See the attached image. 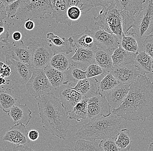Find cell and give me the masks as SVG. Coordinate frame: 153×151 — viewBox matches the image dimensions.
I'll use <instances>...</instances> for the list:
<instances>
[{"label":"cell","instance_id":"obj_11","mask_svg":"<svg viewBox=\"0 0 153 151\" xmlns=\"http://www.w3.org/2000/svg\"><path fill=\"white\" fill-rule=\"evenodd\" d=\"M6 64L10 66L11 73L9 77L12 82L26 85L32 75L33 68L30 65L12 59H6Z\"/></svg>","mask_w":153,"mask_h":151},{"label":"cell","instance_id":"obj_36","mask_svg":"<svg viewBox=\"0 0 153 151\" xmlns=\"http://www.w3.org/2000/svg\"><path fill=\"white\" fill-rule=\"evenodd\" d=\"M68 8L70 7L76 6L81 9L82 15H86L94 7L90 0H65Z\"/></svg>","mask_w":153,"mask_h":151},{"label":"cell","instance_id":"obj_28","mask_svg":"<svg viewBox=\"0 0 153 151\" xmlns=\"http://www.w3.org/2000/svg\"><path fill=\"white\" fill-rule=\"evenodd\" d=\"M87 98H83L68 113L69 118L71 120L80 122L81 119L88 118V102Z\"/></svg>","mask_w":153,"mask_h":151},{"label":"cell","instance_id":"obj_45","mask_svg":"<svg viewBox=\"0 0 153 151\" xmlns=\"http://www.w3.org/2000/svg\"><path fill=\"white\" fill-rule=\"evenodd\" d=\"M28 136L30 141H35L38 140L39 137V134L36 130L32 129L28 132Z\"/></svg>","mask_w":153,"mask_h":151},{"label":"cell","instance_id":"obj_44","mask_svg":"<svg viewBox=\"0 0 153 151\" xmlns=\"http://www.w3.org/2000/svg\"><path fill=\"white\" fill-rule=\"evenodd\" d=\"M11 73L10 66L7 64L2 62H0V74L1 77L4 78H8Z\"/></svg>","mask_w":153,"mask_h":151},{"label":"cell","instance_id":"obj_7","mask_svg":"<svg viewBox=\"0 0 153 151\" xmlns=\"http://www.w3.org/2000/svg\"><path fill=\"white\" fill-rule=\"evenodd\" d=\"M153 1L149 0L136 15L131 29L127 35H135L138 38H145L153 31Z\"/></svg>","mask_w":153,"mask_h":151},{"label":"cell","instance_id":"obj_19","mask_svg":"<svg viewBox=\"0 0 153 151\" xmlns=\"http://www.w3.org/2000/svg\"><path fill=\"white\" fill-rule=\"evenodd\" d=\"M32 113L26 104L17 103L10 110L7 115L12 118L14 124L22 123L27 126L32 118Z\"/></svg>","mask_w":153,"mask_h":151},{"label":"cell","instance_id":"obj_40","mask_svg":"<svg viewBox=\"0 0 153 151\" xmlns=\"http://www.w3.org/2000/svg\"><path fill=\"white\" fill-rule=\"evenodd\" d=\"M21 1L22 0H17L6 6V11L8 19H12L15 18L16 13L21 4Z\"/></svg>","mask_w":153,"mask_h":151},{"label":"cell","instance_id":"obj_9","mask_svg":"<svg viewBox=\"0 0 153 151\" xmlns=\"http://www.w3.org/2000/svg\"><path fill=\"white\" fill-rule=\"evenodd\" d=\"M1 50L5 59H12L24 63L31 64V51L22 40L5 43Z\"/></svg>","mask_w":153,"mask_h":151},{"label":"cell","instance_id":"obj_4","mask_svg":"<svg viewBox=\"0 0 153 151\" xmlns=\"http://www.w3.org/2000/svg\"><path fill=\"white\" fill-rule=\"evenodd\" d=\"M94 19L97 27L115 34L121 39L123 33L122 19L115 3L108 7H102L97 16Z\"/></svg>","mask_w":153,"mask_h":151},{"label":"cell","instance_id":"obj_34","mask_svg":"<svg viewBox=\"0 0 153 151\" xmlns=\"http://www.w3.org/2000/svg\"><path fill=\"white\" fill-rule=\"evenodd\" d=\"M120 46L127 51L134 53L138 52V43L134 35H125L123 32Z\"/></svg>","mask_w":153,"mask_h":151},{"label":"cell","instance_id":"obj_18","mask_svg":"<svg viewBox=\"0 0 153 151\" xmlns=\"http://www.w3.org/2000/svg\"><path fill=\"white\" fill-rule=\"evenodd\" d=\"M69 84L67 87L62 89L59 92V98L63 106L68 113L83 98L82 95L71 87Z\"/></svg>","mask_w":153,"mask_h":151},{"label":"cell","instance_id":"obj_54","mask_svg":"<svg viewBox=\"0 0 153 151\" xmlns=\"http://www.w3.org/2000/svg\"><path fill=\"white\" fill-rule=\"evenodd\" d=\"M1 90V88H0V90Z\"/></svg>","mask_w":153,"mask_h":151},{"label":"cell","instance_id":"obj_23","mask_svg":"<svg viewBox=\"0 0 153 151\" xmlns=\"http://www.w3.org/2000/svg\"><path fill=\"white\" fill-rule=\"evenodd\" d=\"M85 31L77 35L72 36L74 45L76 48H81L94 51L97 48L91 30L87 26Z\"/></svg>","mask_w":153,"mask_h":151},{"label":"cell","instance_id":"obj_25","mask_svg":"<svg viewBox=\"0 0 153 151\" xmlns=\"http://www.w3.org/2000/svg\"><path fill=\"white\" fill-rule=\"evenodd\" d=\"M44 72L54 89H57L62 85H67L65 72L58 70L51 65L44 69Z\"/></svg>","mask_w":153,"mask_h":151},{"label":"cell","instance_id":"obj_16","mask_svg":"<svg viewBox=\"0 0 153 151\" xmlns=\"http://www.w3.org/2000/svg\"><path fill=\"white\" fill-rule=\"evenodd\" d=\"M72 65L86 71L89 65L96 63L94 51L81 48H76L75 53L71 58Z\"/></svg>","mask_w":153,"mask_h":151},{"label":"cell","instance_id":"obj_35","mask_svg":"<svg viewBox=\"0 0 153 151\" xmlns=\"http://www.w3.org/2000/svg\"><path fill=\"white\" fill-rule=\"evenodd\" d=\"M65 72L66 74L67 84H68L69 82L77 83L80 80L86 78V71L75 66L72 65L70 69Z\"/></svg>","mask_w":153,"mask_h":151},{"label":"cell","instance_id":"obj_55","mask_svg":"<svg viewBox=\"0 0 153 151\" xmlns=\"http://www.w3.org/2000/svg\"><path fill=\"white\" fill-rule=\"evenodd\" d=\"M152 1H153V0H152Z\"/></svg>","mask_w":153,"mask_h":151},{"label":"cell","instance_id":"obj_5","mask_svg":"<svg viewBox=\"0 0 153 151\" xmlns=\"http://www.w3.org/2000/svg\"><path fill=\"white\" fill-rule=\"evenodd\" d=\"M26 44L31 51V65L34 68L45 69L49 65L54 55L46 39L42 38H30Z\"/></svg>","mask_w":153,"mask_h":151},{"label":"cell","instance_id":"obj_51","mask_svg":"<svg viewBox=\"0 0 153 151\" xmlns=\"http://www.w3.org/2000/svg\"><path fill=\"white\" fill-rule=\"evenodd\" d=\"M8 81H10V80H6L4 77H0V86H1V85H6L7 82H8Z\"/></svg>","mask_w":153,"mask_h":151},{"label":"cell","instance_id":"obj_15","mask_svg":"<svg viewBox=\"0 0 153 151\" xmlns=\"http://www.w3.org/2000/svg\"><path fill=\"white\" fill-rule=\"evenodd\" d=\"M28 134L25 125L22 123H17L6 132L3 140L15 145H27L30 141Z\"/></svg>","mask_w":153,"mask_h":151},{"label":"cell","instance_id":"obj_31","mask_svg":"<svg viewBox=\"0 0 153 151\" xmlns=\"http://www.w3.org/2000/svg\"><path fill=\"white\" fill-rule=\"evenodd\" d=\"M120 83L111 73H107L98 83L99 92L105 95Z\"/></svg>","mask_w":153,"mask_h":151},{"label":"cell","instance_id":"obj_32","mask_svg":"<svg viewBox=\"0 0 153 151\" xmlns=\"http://www.w3.org/2000/svg\"><path fill=\"white\" fill-rule=\"evenodd\" d=\"M115 142L120 151L130 150L131 140L130 136V131L127 129L121 130L115 138Z\"/></svg>","mask_w":153,"mask_h":151},{"label":"cell","instance_id":"obj_1","mask_svg":"<svg viewBox=\"0 0 153 151\" xmlns=\"http://www.w3.org/2000/svg\"><path fill=\"white\" fill-rule=\"evenodd\" d=\"M112 113L129 121H145L153 114V82L140 74L130 85L124 103Z\"/></svg>","mask_w":153,"mask_h":151},{"label":"cell","instance_id":"obj_41","mask_svg":"<svg viewBox=\"0 0 153 151\" xmlns=\"http://www.w3.org/2000/svg\"><path fill=\"white\" fill-rule=\"evenodd\" d=\"M67 15L68 19L71 22H74L80 19L82 15V12L81 9L77 7L71 6L67 9Z\"/></svg>","mask_w":153,"mask_h":151},{"label":"cell","instance_id":"obj_46","mask_svg":"<svg viewBox=\"0 0 153 151\" xmlns=\"http://www.w3.org/2000/svg\"><path fill=\"white\" fill-rule=\"evenodd\" d=\"M7 17L6 7L0 2V22Z\"/></svg>","mask_w":153,"mask_h":151},{"label":"cell","instance_id":"obj_49","mask_svg":"<svg viewBox=\"0 0 153 151\" xmlns=\"http://www.w3.org/2000/svg\"><path fill=\"white\" fill-rule=\"evenodd\" d=\"M12 38L16 42L21 41L22 39V33L20 31H15L12 34Z\"/></svg>","mask_w":153,"mask_h":151},{"label":"cell","instance_id":"obj_22","mask_svg":"<svg viewBox=\"0 0 153 151\" xmlns=\"http://www.w3.org/2000/svg\"><path fill=\"white\" fill-rule=\"evenodd\" d=\"M114 51L98 48L94 51L95 63L103 69L105 73H110L113 67L112 55Z\"/></svg>","mask_w":153,"mask_h":151},{"label":"cell","instance_id":"obj_50","mask_svg":"<svg viewBox=\"0 0 153 151\" xmlns=\"http://www.w3.org/2000/svg\"><path fill=\"white\" fill-rule=\"evenodd\" d=\"M16 1L17 0H0V2L3 4H4L5 6L6 7Z\"/></svg>","mask_w":153,"mask_h":151},{"label":"cell","instance_id":"obj_10","mask_svg":"<svg viewBox=\"0 0 153 151\" xmlns=\"http://www.w3.org/2000/svg\"><path fill=\"white\" fill-rule=\"evenodd\" d=\"M111 108L105 96L99 92L88 99V118L91 121L110 116L112 113Z\"/></svg>","mask_w":153,"mask_h":151},{"label":"cell","instance_id":"obj_6","mask_svg":"<svg viewBox=\"0 0 153 151\" xmlns=\"http://www.w3.org/2000/svg\"><path fill=\"white\" fill-rule=\"evenodd\" d=\"M51 0H22L15 19L25 21L33 19H42L46 14H51Z\"/></svg>","mask_w":153,"mask_h":151},{"label":"cell","instance_id":"obj_24","mask_svg":"<svg viewBox=\"0 0 153 151\" xmlns=\"http://www.w3.org/2000/svg\"><path fill=\"white\" fill-rule=\"evenodd\" d=\"M146 0H115V4L117 10L136 16L143 8V4Z\"/></svg>","mask_w":153,"mask_h":151},{"label":"cell","instance_id":"obj_43","mask_svg":"<svg viewBox=\"0 0 153 151\" xmlns=\"http://www.w3.org/2000/svg\"><path fill=\"white\" fill-rule=\"evenodd\" d=\"M94 7L101 6L108 7L113 4L115 3V0H90Z\"/></svg>","mask_w":153,"mask_h":151},{"label":"cell","instance_id":"obj_53","mask_svg":"<svg viewBox=\"0 0 153 151\" xmlns=\"http://www.w3.org/2000/svg\"><path fill=\"white\" fill-rule=\"evenodd\" d=\"M1 77V74H0V77Z\"/></svg>","mask_w":153,"mask_h":151},{"label":"cell","instance_id":"obj_17","mask_svg":"<svg viewBox=\"0 0 153 151\" xmlns=\"http://www.w3.org/2000/svg\"><path fill=\"white\" fill-rule=\"evenodd\" d=\"M130 85L120 83L105 94V96L111 107L117 109L124 103L130 90Z\"/></svg>","mask_w":153,"mask_h":151},{"label":"cell","instance_id":"obj_52","mask_svg":"<svg viewBox=\"0 0 153 151\" xmlns=\"http://www.w3.org/2000/svg\"><path fill=\"white\" fill-rule=\"evenodd\" d=\"M148 151H153V142L150 144L149 146V148H148Z\"/></svg>","mask_w":153,"mask_h":151},{"label":"cell","instance_id":"obj_12","mask_svg":"<svg viewBox=\"0 0 153 151\" xmlns=\"http://www.w3.org/2000/svg\"><path fill=\"white\" fill-rule=\"evenodd\" d=\"M91 30L98 48L114 51L120 46L121 39L115 34L97 27Z\"/></svg>","mask_w":153,"mask_h":151},{"label":"cell","instance_id":"obj_27","mask_svg":"<svg viewBox=\"0 0 153 151\" xmlns=\"http://www.w3.org/2000/svg\"><path fill=\"white\" fill-rule=\"evenodd\" d=\"M153 59L145 51L137 52L134 65L141 74L153 73Z\"/></svg>","mask_w":153,"mask_h":151},{"label":"cell","instance_id":"obj_33","mask_svg":"<svg viewBox=\"0 0 153 151\" xmlns=\"http://www.w3.org/2000/svg\"><path fill=\"white\" fill-rule=\"evenodd\" d=\"M78 139L76 141L74 146L75 151H102L99 144L95 140L87 139Z\"/></svg>","mask_w":153,"mask_h":151},{"label":"cell","instance_id":"obj_30","mask_svg":"<svg viewBox=\"0 0 153 151\" xmlns=\"http://www.w3.org/2000/svg\"><path fill=\"white\" fill-rule=\"evenodd\" d=\"M50 65L61 71L68 70L72 66L71 60L63 53H58L53 56Z\"/></svg>","mask_w":153,"mask_h":151},{"label":"cell","instance_id":"obj_48","mask_svg":"<svg viewBox=\"0 0 153 151\" xmlns=\"http://www.w3.org/2000/svg\"><path fill=\"white\" fill-rule=\"evenodd\" d=\"M14 151H33L32 149L27 147L26 145H16L13 149Z\"/></svg>","mask_w":153,"mask_h":151},{"label":"cell","instance_id":"obj_39","mask_svg":"<svg viewBox=\"0 0 153 151\" xmlns=\"http://www.w3.org/2000/svg\"><path fill=\"white\" fill-rule=\"evenodd\" d=\"M100 148L104 151H120L117 146L115 138H110L103 139L99 144Z\"/></svg>","mask_w":153,"mask_h":151},{"label":"cell","instance_id":"obj_42","mask_svg":"<svg viewBox=\"0 0 153 151\" xmlns=\"http://www.w3.org/2000/svg\"><path fill=\"white\" fill-rule=\"evenodd\" d=\"M144 51L153 59V34H151L145 38L143 44Z\"/></svg>","mask_w":153,"mask_h":151},{"label":"cell","instance_id":"obj_47","mask_svg":"<svg viewBox=\"0 0 153 151\" xmlns=\"http://www.w3.org/2000/svg\"><path fill=\"white\" fill-rule=\"evenodd\" d=\"M35 24L32 20L29 19L25 21V27L26 29L28 30H31L34 29Z\"/></svg>","mask_w":153,"mask_h":151},{"label":"cell","instance_id":"obj_14","mask_svg":"<svg viewBox=\"0 0 153 151\" xmlns=\"http://www.w3.org/2000/svg\"><path fill=\"white\" fill-rule=\"evenodd\" d=\"M47 40L54 54L58 53L69 54L73 51L74 47L72 37L60 38L52 32L47 34Z\"/></svg>","mask_w":153,"mask_h":151},{"label":"cell","instance_id":"obj_20","mask_svg":"<svg viewBox=\"0 0 153 151\" xmlns=\"http://www.w3.org/2000/svg\"><path fill=\"white\" fill-rule=\"evenodd\" d=\"M98 83L96 77L86 78L78 81L73 88L81 94L83 98L89 99L99 93Z\"/></svg>","mask_w":153,"mask_h":151},{"label":"cell","instance_id":"obj_29","mask_svg":"<svg viewBox=\"0 0 153 151\" xmlns=\"http://www.w3.org/2000/svg\"><path fill=\"white\" fill-rule=\"evenodd\" d=\"M17 102V99L10 89L7 88L5 91L0 90V109L6 113L7 114Z\"/></svg>","mask_w":153,"mask_h":151},{"label":"cell","instance_id":"obj_8","mask_svg":"<svg viewBox=\"0 0 153 151\" xmlns=\"http://www.w3.org/2000/svg\"><path fill=\"white\" fill-rule=\"evenodd\" d=\"M26 87L29 93L36 98L49 93L53 88L44 69L34 68Z\"/></svg>","mask_w":153,"mask_h":151},{"label":"cell","instance_id":"obj_26","mask_svg":"<svg viewBox=\"0 0 153 151\" xmlns=\"http://www.w3.org/2000/svg\"><path fill=\"white\" fill-rule=\"evenodd\" d=\"M137 53L127 51L120 46L115 50L112 55L113 66L134 64Z\"/></svg>","mask_w":153,"mask_h":151},{"label":"cell","instance_id":"obj_2","mask_svg":"<svg viewBox=\"0 0 153 151\" xmlns=\"http://www.w3.org/2000/svg\"><path fill=\"white\" fill-rule=\"evenodd\" d=\"M39 115L45 130L65 140L70 125L68 113L51 93L37 97Z\"/></svg>","mask_w":153,"mask_h":151},{"label":"cell","instance_id":"obj_38","mask_svg":"<svg viewBox=\"0 0 153 151\" xmlns=\"http://www.w3.org/2000/svg\"><path fill=\"white\" fill-rule=\"evenodd\" d=\"M86 78H91L99 75H105L107 73L104 72L103 69L96 63L91 64L86 70Z\"/></svg>","mask_w":153,"mask_h":151},{"label":"cell","instance_id":"obj_3","mask_svg":"<svg viewBox=\"0 0 153 151\" xmlns=\"http://www.w3.org/2000/svg\"><path fill=\"white\" fill-rule=\"evenodd\" d=\"M121 122L122 118L115 115L91 120L81 127L76 135L90 140L116 138L120 131Z\"/></svg>","mask_w":153,"mask_h":151},{"label":"cell","instance_id":"obj_37","mask_svg":"<svg viewBox=\"0 0 153 151\" xmlns=\"http://www.w3.org/2000/svg\"><path fill=\"white\" fill-rule=\"evenodd\" d=\"M11 23H8L5 20L0 22V42L4 43L8 42L10 37V28Z\"/></svg>","mask_w":153,"mask_h":151},{"label":"cell","instance_id":"obj_21","mask_svg":"<svg viewBox=\"0 0 153 151\" xmlns=\"http://www.w3.org/2000/svg\"><path fill=\"white\" fill-rule=\"evenodd\" d=\"M52 18L57 23L65 24L71 26L72 22L67 15L68 9L65 0H51Z\"/></svg>","mask_w":153,"mask_h":151},{"label":"cell","instance_id":"obj_13","mask_svg":"<svg viewBox=\"0 0 153 151\" xmlns=\"http://www.w3.org/2000/svg\"><path fill=\"white\" fill-rule=\"evenodd\" d=\"M110 73L122 84L131 85L141 74L134 64L113 66Z\"/></svg>","mask_w":153,"mask_h":151}]
</instances>
